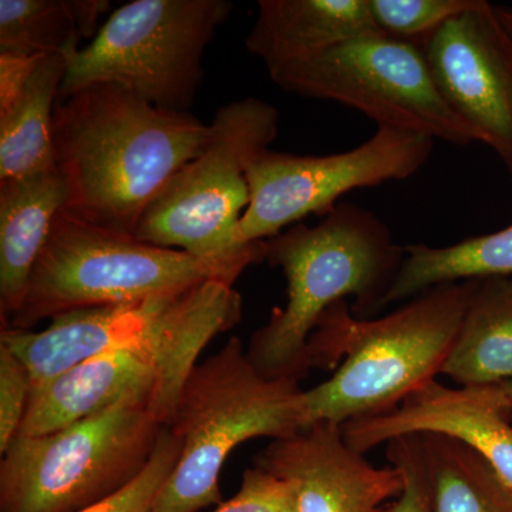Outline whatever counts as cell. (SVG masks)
Returning a JSON list of instances; mask_svg holds the SVG:
<instances>
[{"label":"cell","mask_w":512,"mask_h":512,"mask_svg":"<svg viewBox=\"0 0 512 512\" xmlns=\"http://www.w3.org/2000/svg\"><path fill=\"white\" fill-rule=\"evenodd\" d=\"M306 426L299 382L261 375L234 336L185 379L167 426L180 440V458L151 512H198L224 503L220 474L235 447L256 437L285 439Z\"/></svg>","instance_id":"5"},{"label":"cell","mask_w":512,"mask_h":512,"mask_svg":"<svg viewBox=\"0 0 512 512\" xmlns=\"http://www.w3.org/2000/svg\"><path fill=\"white\" fill-rule=\"evenodd\" d=\"M433 512H512V493L463 441L421 434Z\"/></svg>","instance_id":"22"},{"label":"cell","mask_w":512,"mask_h":512,"mask_svg":"<svg viewBox=\"0 0 512 512\" xmlns=\"http://www.w3.org/2000/svg\"><path fill=\"white\" fill-rule=\"evenodd\" d=\"M265 252L262 241L234 258H198L63 210L53 221L22 306L6 325L33 330L43 320L79 309L181 295L208 281L234 285L245 269L265 261Z\"/></svg>","instance_id":"4"},{"label":"cell","mask_w":512,"mask_h":512,"mask_svg":"<svg viewBox=\"0 0 512 512\" xmlns=\"http://www.w3.org/2000/svg\"><path fill=\"white\" fill-rule=\"evenodd\" d=\"M481 0H369L377 29L409 42H424L461 13Z\"/></svg>","instance_id":"23"},{"label":"cell","mask_w":512,"mask_h":512,"mask_svg":"<svg viewBox=\"0 0 512 512\" xmlns=\"http://www.w3.org/2000/svg\"><path fill=\"white\" fill-rule=\"evenodd\" d=\"M180 454V440L175 439L165 426L143 473L119 493L79 512H151L154 500L177 466Z\"/></svg>","instance_id":"24"},{"label":"cell","mask_w":512,"mask_h":512,"mask_svg":"<svg viewBox=\"0 0 512 512\" xmlns=\"http://www.w3.org/2000/svg\"><path fill=\"white\" fill-rule=\"evenodd\" d=\"M255 466L291 487L298 512H380L404 490L400 470L370 464L330 421L272 440Z\"/></svg>","instance_id":"15"},{"label":"cell","mask_w":512,"mask_h":512,"mask_svg":"<svg viewBox=\"0 0 512 512\" xmlns=\"http://www.w3.org/2000/svg\"><path fill=\"white\" fill-rule=\"evenodd\" d=\"M69 190L59 171L0 181V312L19 311L53 221L66 208Z\"/></svg>","instance_id":"17"},{"label":"cell","mask_w":512,"mask_h":512,"mask_svg":"<svg viewBox=\"0 0 512 512\" xmlns=\"http://www.w3.org/2000/svg\"><path fill=\"white\" fill-rule=\"evenodd\" d=\"M433 138L377 127L362 146L328 156L265 150L249 161L251 201L242 215V245L268 241L308 215H328L350 191L403 181L419 173L433 153Z\"/></svg>","instance_id":"11"},{"label":"cell","mask_w":512,"mask_h":512,"mask_svg":"<svg viewBox=\"0 0 512 512\" xmlns=\"http://www.w3.org/2000/svg\"><path fill=\"white\" fill-rule=\"evenodd\" d=\"M511 275L512 224L493 234L464 239L448 247L404 245L402 269L384 298L382 311L392 303L409 301L434 286Z\"/></svg>","instance_id":"21"},{"label":"cell","mask_w":512,"mask_h":512,"mask_svg":"<svg viewBox=\"0 0 512 512\" xmlns=\"http://www.w3.org/2000/svg\"><path fill=\"white\" fill-rule=\"evenodd\" d=\"M495 15L512 39V6L494 5Z\"/></svg>","instance_id":"29"},{"label":"cell","mask_w":512,"mask_h":512,"mask_svg":"<svg viewBox=\"0 0 512 512\" xmlns=\"http://www.w3.org/2000/svg\"><path fill=\"white\" fill-rule=\"evenodd\" d=\"M441 375L460 386L512 380V275L477 279Z\"/></svg>","instance_id":"18"},{"label":"cell","mask_w":512,"mask_h":512,"mask_svg":"<svg viewBox=\"0 0 512 512\" xmlns=\"http://www.w3.org/2000/svg\"><path fill=\"white\" fill-rule=\"evenodd\" d=\"M448 107L512 177V39L481 0L421 42Z\"/></svg>","instance_id":"13"},{"label":"cell","mask_w":512,"mask_h":512,"mask_svg":"<svg viewBox=\"0 0 512 512\" xmlns=\"http://www.w3.org/2000/svg\"><path fill=\"white\" fill-rule=\"evenodd\" d=\"M241 318L242 298L231 288L171 335L101 353L32 387L18 436H45L131 396L150 400L168 426L202 349Z\"/></svg>","instance_id":"10"},{"label":"cell","mask_w":512,"mask_h":512,"mask_svg":"<svg viewBox=\"0 0 512 512\" xmlns=\"http://www.w3.org/2000/svg\"><path fill=\"white\" fill-rule=\"evenodd\" d=\"M505 390H507L508 396H510L512 403V380L511 382L504 383Z\"/></svg>","instance_id":"30"},{"label":"cell","mask_w":512,"mask_h":512,"mask_svg":"<svg viewBox=\"0 0 512 512\" xmlns=\"http://www.w3.org/2000/svg\"><path fill=\"white\" fill-rule=\"evenodd\" d=\"M232 286L208 281L181 295L79 309L56 316L39 332L3 325L0 343L25 363L36 387L101 353L177 332Z\"/></svg>","instance_id":"12"},{"label":"cell","mask_w":512,"mask_h":512,"mask_svg":"<svg viewBox=\"0 0 512 512\" xmlns=\"http://www.w3.org/2000/svg\"><path fill=\"white\" fill-rule=\"evenodd\" d=\"M477 279L434 286L382 318L359 319L348 301L319 320L309 340L313 367L336 369L305 392L309 424L389 413L437 380L456 343Z\"/></svg>","instance_id":"3"},{"label":"cell","mask_w":512,"mask_h":512,"mask_svg":"<svg viewBox=\"0 0 512 512\" xmlns=\"http://www.w3.org/2000/svg\"><path fill=\"white\" fill-rule=\"evenodd\" d=\"M69 56L42 57L19 99L0 113V181L55 171L53 114Z\"/></svg>","instance_id":"19"},{"label":"cell","mask_w":512,"mask_h":512,"mask_svg":"<svg viewBox=\"0 0 512 512\" xmlns=\"http://www.w3.org/2000/svg\"><path fill=\"white\" fill-rule=\"evenodd\" d=\"M110 9L109 0H0V53L72 56Z\"/></svg>","instance_id":"20"},{"label":"cell","mask_w":512,"mask_h":512,"mask_svg":"<svg viewBox=\"0 0 512 512\" xmlns=\"http://www.w3.org/2000/svg\"><path fill=\"white\" fill-rule=\"evenodd\" d=\"M40 60L42 57L0 53V113L19 99Z\"/></svg>","instance_id":"28"},{"label":"cell","mask_w":512,"mask_h":512,"mask_svg":"<svg viewBox=\"0 0 512 512\" xmlns=\"http://www.w3.org/2000/svg\"><path fill=\"white\" fill-rule=\"evenodd\" d=\"M387 458L404 478L403 493L380 512H433L429 471L421 434L397 437L387 443Z\"/></svg>","instance_id":"25"},{"label":"cell","mask_w":512,"mask_h":512,"mask_svg":"<svg viewBox=\"0 0 512 512\" xmlns=\"http://www.w3.org/2000/svg\"><path fill=\"white\" fill-rule=\"evenodd\" d=\"M165 427L131 396L53 433L16 437L0 463V512H79L133 483Z\"/></svg>","instance_id":"6"},{"label":"cell","mask_w":512,"mask_h":512,"mask_svg":"<svg viewBox=\"0 0 512 512\" xmlns=\"http://www.w3.org/2000/svg\"><path fill=\"white\" fill-rule=\"evenodd\" d=\"M234 9L228 0H133L69 56L59 99L116 84L158 109L190 111L205 49Z\"/></svg>","instance_id":"7"},{"label":"cell","mask_w":512,"mask_h":512,"mask_svg":"<svg viewBox=\"0 0 512 512\" xmlns=\"http://www.w3.org/2000/svg\"><path fill=\"white\" fill-rule=\"evenodd\" d=\"M211 128L190 111L158 109L116 84L57 100L53 153L69 201L64 211L134 235L158 195L207 146Z\"/></svg>","instance_id":"1"},{"label":"cell","mask_w":512,"mask_h":512,"mask_svg":"<svg viewBox=\"0 0 512 512\" xmlns=\"http://www.w3.org/2000/svg\"><path fill=\"white\" fill-rule=\"evenodd\" d=\"M377 32L369 0H259L245 46L272 73Z\"/></svg>","instance_id":"16"},{"label":"cell","mask_w":512,"mask_h":512,"mask_svg":"<svg viewBox=\"0 0 512 512\" xmlns=\"http://www.w3.org/2000/svg\"><path fill=\"white\" fill-rule=\"evenodd\" d=\"M342 431L362 454L409 434L453 437L480 454L512 493V403L504 383L448 387L433 380L392 412L350 420Z\"/></svg>","instance_id":"14"},{"label":"cell","mask_w":512,"mask_h":512,"mask_svg":"<svg viewBox=\"0 0 512 512\" xmlns=\"http://www.w3.org/2000/svg\"><path fill=\"white\" fill-rule=\"evenodd\" d=\"M278 126L276 107L256 97L218 109L207 146L148 207L134 237L198 258H234L254 248L258 242L242 245L238 239L251 201L247 167L269 150Z\"/></svg>","instance_id":"8"},{"label":"cell","mask_w":512,"mask_h":512,"mask_svg":"<svg viewBox=\"0 0 512 512\" xmlns=\"http://www.w3.org/2000/svg\"><path fill=\"white\" fill-rule=\"evenodd\" d=\"M265 261L285 276L286 305L252 333L248 359L269 379L299 382L313 367L309 340L329 308L353 298L356 318L382 312L404 247L375 212L342 201L315 227L298 222L268 239Z\"/></svg>","instance_id":"2"},{"label":"cell","mask_w":512,"mask_h":512,"mask_svg":"<svg viewBox=\"0 0 512 512\" xmlns=\"http://www.w3.org/2000/svg\"><path fill=\"white\" fill-rule=\"evenodd\" d=\"M32 379L28 367L0 343V453L5 454L19 434L28 409Z\"/></svg>","instance_id":"26"},{"label":"cell","mask_w":512,"mask_h":512,"mask_svg":"<svg viewBox=\"0 0 512 512\" xmlns=\"http://www.w3.org/2000/svg\"><path fill=\"white\" fill-rule=\"evenodd\" d=\"M212 512H298V507L284 480L254 466L242 474L238 493Z\"/></svg>","instance_id":"27"},{"label":"cell","mask_w":512,"mask_h":512,"mask_svg":"<svg viewBox=\"0 0 512 512\" xmlns=\"http://www.w3.org/2000/svg\"><path fill=\"white\" fill-rule=\"evenodd\" d=\"M286 92L360 111L377 127L477 143L441 96L420 43L372 33L269 73Z\"/></svg>","instance_id":"9"}]
</instances>
